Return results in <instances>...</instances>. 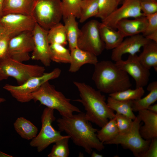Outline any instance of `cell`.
<instances>
[{"label":"cell","mask_w":157,"mask_h":157,"mask_svg":"<svg viewBox=\"0 0 157 157\" xmlns=\"http://www.w3.org/2000/svg\"><path fill=\"white\" fill-rule=\"evenodd\" d=\"M149 40L140 34L129 37L123 40L118 46L112 50L111 60L116 62L121 60L124 54H136Z\"/></svg>","instance_id":"16"},{"label":"cell","mask_w":157,"mask_h":157,"mask_svg":"<svg viewBox=\"0 0 157 157\" xmlns=\"http://www.w3.org/2000/svg\"><path fill=\"white\" fill-rule=\"evenodd\" d=\"M100 130H98L97 136L99 140L104 144L114 138L119 131L115 118L109 119Z\"/></svg>","instance_id":"27"},{"label":"cell","mask_w":157,"mask_h":157,"mask_svg":"<svg viewBox=\"0 0 157 157\" xmlns=\"http://www.w3.org/2000/svg\"><path fill=\"white\" fill-rule=\"evenodd\" d=\"M34 47L32 31H25L11 38L5 56L23 63L29 60Z\"/></svg>","instance_id":"11"},{"label":"cell","mask_w":157,"mask_h":157,"mask_svg":"<svg viewBox=\"0 0 157 157\" xmlns=\"http://www.w3.org/2000/svg\"><path fill=\"white\" fill-rule=\"evenodd\" d=\"M11 155L8 154L0 151V157H13Z\"/></svg>","instance_id":"45"},{"label":"cell","mask_w":157,"mask_h":157,"mask_svg":"<svg viewBox=\"0 0 157 157\" xmlns=\"http://www.w3.org/2000/svg\"><path fill=\"white\" fill-rule=\"evenodd\" d=\"M122 3L120 7L102 21L103 24L115 30L117 24L122 20L144 16L140 9V0H124Z\"/></svg>","instance_id":"14"},{"label":"cell","mask_w":157,"mask_h":157,"mask_svg":"<svg viewBox=\"0 0 157 157\" xmlns=\"http://www.w3.org/2000/svg\"><path fill=\"white\" fill-rule=\"evenodd\" d=\"M142 47V51L138 56L140 61L147 69L153 67L157 72V42L149 40Z\"/></svg>","instance_id":"21"},{"label":"cell","mask_w":157,"mask_h":157,"mask_svg":"<svg viewBox=\"0 0 157 157\" xmlns=\"http://www.w3.org/2000/svg\"><path fill=\"white\" fill-rule=\"evenodd\" d=\"M4 0H0V16L2 13V10Z\"/></svg>","instance_id":"44"},{"label":"cell","mask_w":157,"mask_h":157,"mask_svg":"<svg viewBox=\"0 0 157 157\" xmlns=\"http://www.w3.org/2000/svg\"><path fill=\"white\" fill-rule=\"evenodd\" d=\"M92 79L98 90L108 94L130 88L129 75L110 60H104L94 65Z\"/></svg>","instance_id":"3"},{"label":"cell","mask_w":157,"mask_h":157,"mask_svg":"<svg viewBox=\"0 0 157 157\" xmlns=\"http://www.w3.org/2000/svg\"><path fill=\"white\" fill-rule=\"evenodd\" d=\"M47 38L50 44H57L65 46L68 43L64 25L60 22L48 31Z\"/></svg>","instance_id":"28"},{"label":"cell","mask_w":157,"mask_h":157,"mask_svg":"<svg viewBox=\"0 0 157 157\" xmlns=\"http://www.w3.org/2000/svg\"><path fill=\"white\" fill-rule=\"evenodd\" d=\"M7 32H8L0 24V36Z\"/></svg>","instance_id":"42"},{"label":"cell","mask_w":157,"mask_h":157,"mask_svg":"<svg viewBox=\"0 0 157 157\" xmlns=\"http://www.w3.org/2000/svg\"><path fill=\"white\" fill-rule=\"evenodd\" d=\"M71 60L69 71L74 73L83 65L89 64L95 65L99 61L96 56L93 53L77 47L71 51Z\"/></svg>","instance_id":"19"},{"label":"cell","mask_w":157,"mask_h":157,"mask_svg":"<svg viewBox=\"0 0 157 157\" xmlns=\"http://www.w3.org/2000/svg\"><path fill=\"white\" fill-rule=\"evenodd\" d=\"M119 134L125 133L128 132L132 126L133 120L126 116L117 113L115 117Z\"/></svg>","instance_id":"35"},{"label":"cell","mask_w":157,"mask_h":157,"mask_svg":"<svg viewBox=\"0 0 157 157\" xmlns=\"http://www.w3.org/2000/svg\"><path fill=\"white\" fill-rule=\"evenodd\" d=\"M54 111V110L47 107L44 109L41 116V129L30 143L31 147L37 148L38 152H42L51 144L67 136L62 135L60 131L53 127L52 124L56 119Z\"/></svg>","instance_id":"8"},{"label":"cell","mask_w":157,"mask_h":157,"mask_svg":"<svg viewBox=\"0 0 157 157\" xmlns=\"http://www.w3.org/2000/svg\"><path fill=\"white\" fill-rule=\"evenodd\" d=\"M34 47L32 52V60H39L45 66L50 65V44L47 38L48 31L36 23L32 31Z\"/></svg>","instance_id":"15"},{"label":"cell","mask_w":157,"mask_h":157,"mask_svg":"<svg viewBox=\"0 0 157 157\" xmlns=\"http://www.w3.org/2000/svg\"><path fill=\"white\" fill-rule=\"evenodd\" d=\"M31 15L36 23L48 31L63 18L61 0H34Z\"/></svg>","instance_id":"6"},{"label":"cell","mask_w":157,"mask_h":157,"mask_svg":"<svg viewBox=\"0 0 157 157\" xmlns=\"http://www.w3.org/2000/svg\"><path fill=\"white\" fill-rule=\"evenodd\" d=\"M6 100V99L4 98L0 97V104L1 103L5 101Z\"/></svg>","instance_id":"46"},{"label":"cell","mask_w":157,"mask_h":157,"mask_svg":"<svg viewBox=\"0 0 157 157\" xmlns=\"http://www.w3.org/2000/svg\"><path fill=\"white\" fill-rule=\"evenodd\" d=\"M36 24L31 15L8 13L0 16V24L15 36L25 31H32Z\"/></svg>","instance_id":"13"},{"label":"cell","mask_w":157,"mask_h":157,"mask_svg":"<svg viewBox=\"0 0 157 157\" xmlns=\"http://www.w3.org/2000/svg\"><path fill=\"white\" fill-rule=\"evenodd\" d=\"M147 89L149 93L143 98L133 101L132 108L133 112L147 109L148 107L157 100V81H155L149 84Z\"/></svg>","instance_id":"24"},{"label":"cell","mask_w":157,"mask_h":157,"mask_svg":"<svg viewBox=\"0 0 157 157\" xmlns=\"http://www.w3.org/2000/svg\"><path fill=\"white\" fill-rule=\"evenodd\" d=\"M50 58L51 61L62 63H70L71 54L65 46L57 44H50Z\"/></svg>","instance_id":"29"},{"label":"cell","mask_w":157,"mask_h":157,"mask_svg":"<svg viewBox=\"0 0 157 157\" xmlns=\"http://www.w3.org/2000/svg\"><path fill=\"white\" fill-rule=\"evenodd\" d=\"M149 0H140V1H149Z\"/></svg>","instance_id":"48"},{"label":"cell","mask_w":157,"mask_h":157,"mask_svg":"<svg viewBox=\"0 0 157 157\" xmlns=\"http://www.w3.org/2000/svg\"><path fill=\"white\" fill-rule=\"evenodd\" d=\"M118 2H119V3H122L123 1L124 0H117Z\"/></svg>","instance_id":"47"},{"label":"cell","mask_w":157,"mask_h":157,"mask_svg":"<svg viewBox=\"0 0 157 157\" xmlns=\"http://www.w3.org/2000/svg\"><path fill=\"white\" fill-rule=\"evenodd\" d=\"M140 7L144 16L157 13L156 0L140 1Z\"/></svg>","instance_id":"36"},{"label":"cell","mask_w":157,"mask_h":157,"mask_svg":"<svg viewBox=\"0 0 157 157\" xmlns=\"http://www.w3.org/2000/svg\"><path fill=\"white\" fill-rule=\"evenodd\" d=\"M157 157V138L151 140L149 145L141 157Z\"/></svg>","instance_id":"39"},{"label":"cell","mask_w":157,"mask_h":157,"mask_svg":"<svg viewBox=\"0 0 157 157\" xmlns=\"http://www.w3.org/2000/svg\"><path fill=\"white\" fill-rule=\"evenodd\" d=\"M145 37L149 40L157 42V31L149 34Z\"/></svg>","instance_id":"40"},{"label":"cell","mask_w":157,"mask_h":157,"mask_svg":"<svg viewBox=\"0 0 157 157\" xmlns=\"http://www.w3.org/2000/svg\"><path fill=\"white\" fill-rule=\"evenodd\" d=\"M69 136L67 135L64 138L55 142L50 152L48 155L49 157H67L69 155Z\"/></svg>","instance_id":"32"},{"label":"cell","mask_w":157,"mask_h":157,"mask_svg":"<svg viewBox=\"0 0 157 157\" xmlns=\"http://www.w3.org/2000/svg\"><path fill=\"white\" fill-rule=\"evenodd\" d=\"M99 23L94 19L86 23L80 29L77 42L78 48L97 56L100 55L105 49L99 33Z\"/></svg>","instance_id":"10"},{"label":"cell","mask_w":157,"mask_h":157,"mask_svg":"<svg viewBox=\"0 0 157 157\" xmlns=\"http://www.w3.org/2000/svg\"><path fill=\"white\" fill-rule=\"evenodd\" d=\"M31 96L35 102L38 101L47 107L57 110L62 117H70L74 112H82L78 108L71 103L70 99L56 90L49 81L42 84Z\"/></svg>","instance_id":"4"},{"label":"cell","mask_w":157,"mask_h":157,"mask_svg":"<svg viewBox=\"0 0 157 157\" xmlns=\"http://www.w3.org/2000/svg\"><path fill=\"white\" fill-rule=\"evenodd\" d=\"M76 18L74 16L70 15L63 19L69 49L70 51L78 47L77 42L80 29L79 28Z\"/></svg>","instance_id":"23"},{"label":"cell","mask_w":157,"mask_h":157,"mask_svg":"<svg viewBox=\"0 0 157 157\" xmlns=\"http://www.w3.org/2000/svg\"><path fill=\"white\" fill-rule=\"evenodd\" d=\"M147 109L152 112L157 113V104H156L150 105Z\"/></svg>","instance_id":"41"},{"label":"cell","mask_w":157,"mask_h":157,"mask_svg":"<svg viewBox=\"0 0 157 157\" xmlns=\"http://www.w3.org/2000/svg\"><path fill=\"white\" fill-rule=\"evenodd\" d=\"M138 116L144 124L140 126L139 132L142 137L147 140L157 138V113L147 109L139 111Z\"/></svg>","instance_id":"17"},{"label":"cell","mask_w":157,"mask_h":157,"mask_svg":"<svg viewBox=\"0 0 157 157\" xmlns=\"http://www.w3.org/2000/svg\"><path fill=\"white\" fill-rule=\"evenodd\" d=\"M59 131L65 132L76 145L90 154L93 149L100 151L104 144L98 139V129L93 127L85 113L81 112L70 117H62L56 120Z\"/></svg>","instance_id":"1"},{"label":"cell","mask_w":157,"mask_h":157,"mask_svg":"<svg viewBox=\"0 0 157 157\" xmlns=\"http://www.w3.org/2000/svg\"><path fill=\"white\" fill-rule=\"evenodd\" d=\"M141 120L138 116L133 120L132 126L127 132L119 134L105 144H120L123 148L129 149L134 156L141 157L148 148L151 140H147L141 136L139 128Z\"/></svg>","instance_id":"9"},{"label":"cell","mask_w":157,"mask_h":157,"mask_svg":"<svg viewBox=\"0 0 157 157\" xmlns=\"http://www.w3.org/2000/svg\"><path fill=\"white\" fill-rule=\"evenodd\" d=\"M145 91L143 87L130 88L109 94L112 98L120 101H133L140 99L144 95Z\"/></svg>","instance_id":"31"},{"label":"cell","mask_w":157,"mask_h":157,"mask_svg":"<svg viewBox=\"0 0 157 157\" xmlns=\"http://www.w3.org/2000/svg\"><path fill=\"white\" fill-rule=\"evenodd\" d=\"M98 0H81L79 22L83 23L93 17H96L98 12Z\"/></svg>","instance_id":"30"},{"label":"cell","mask_w":157,"mask_h":157,"mask_svg":"<svg viewBox=\"0 0 157 157\" xmlns=\"http://www.w3.org/2000/svg\"><path fill=\"white\" fill-rule=\"evenodd\" d=\"M119 4L117 0H98V12L96 17L103 20L117 8Z\"/></svg>","instance_id":"34"},{"label":"cell","mask_w":157,"mask_h":157,"mask_svg":"<svg viewBox=\"0 0 157 157\" xmlns=\"http://www.w3.org/2000/svg\"><path fill=\"white\" fill-rule=\"evenodd\" d=\"M115 63L118 67L133 78L136 88H143L147 84L150 76L149 70L140 62L136 54L129 55L126 60L122 59Z\"/></svg>","instance_id":"12"},{"label":"cell","mask_w":157,"mask_h":157,"mask_svg":"<svg viewBox=\"0 0 157 157\" xmlns=\"http://www.w3.org/2000/svg\"><path fill=\"white\" fill-rule=\"evenodd\" d=\"M90 154L92 157H102L103 156L102 155L99 154L95 151H93Z\"/></svg>","instance_id":"43"},{"label":"cell","mask_w":157,"mask_h":157,"mask_svg":"<svg viewBox=\"0 0 157 157\" xmlns=\"http://www.w3.org/2000/svg\"><path fill=\"white\" fill-rule=\"evenodd\" d=\"M13 125L16 132L23 139L32 140L37 135V127L30 121L23 117L18 118Z\"/></svg>","instance_id":"25"},{"label":"cell","mask_w":157,"mask_h":157,"mask_svg":"<svg viewBox=\"0 0 157 157\" xmlns=\"http://www.w3.org/2000/svg\"><path fill=\"white\" fill-rule=\"evenodd\" d=\"M14 36V35L8 32L0 36V58L6 55L10 40Z\"/></svg>","instance_id":"38"},{"label":"cell","mask_w":157,"mask_h":157,"mask_svg":"<svg viewBox=\"0 0 157 157\" xmlns=\"http://www.w3.org/2000/svg\"><path fill=\"white\" fill-rule=\"evenodd\" d=\"M34 1V0H4L2 14L17 13L31 15Z\"/></svg>","instance_id":"22"},{"label":"cell","mask_w":157,"mask_h":157,"mask_svg":"<svg viewBox=\"0 0 157 157\" xmlns=\"http://www.w3.org/2000/svg\"><path fill=\"white\" fill-rule=\"evenodd\" d=\"M107 103L109 107L116 113L128 117L133 120L136 117L132 109L133 101L119 100L109 96Z\"/></svg>","instance_id":"26"},{"label":"cell","mask_w":157,"mask_h":157,"mask_svg":"<svg viewBox=\"0 0 157 157\" xmlns=\"http://www.w3.org/2000/svg\"><path fill=\"white\" fill-rule=\"evenodd\" d=\"M99 30L105 49H113L118 46L124 40V36L119 31L110 28L99 23Z\"/></svg>","instance_id":"20"},{"label":"cell","mask_w":157,"mask_h":157,"mask_svg":"<svg viewBox=\"0 0 157 157\" xmlns=\"http://www.w3.org/2000/svg\"><path fill=\"white\" fill-rule=\"evenodd\" d=\"M145 16L147 19L148 24L142 35L144 37L157 31V13Z\"/></svg>","instance_id":"37"},{"label":"cell","mask_w":157,"mask_h":157,"mask_svg":"<svg viewBox=\"0 0 157 157\" xmlns=\"http://www.w3.org/2000/svg\"><path fill=\"white\" fill-rule=\"evenodd\" d=\"M148 24L145 16L134 18L133 20L126 19L119 21L117 24L116 29L124 36L129 37L143 33Z\"/></svg>","instance_id":"18"},{"label":"cell","mask_w":157,"mask_h":157,"mask_svg":"<svg viewBox=\"0 0 157 157\" xmlns=\"http://www.w3.org/2000/svg\"><path fill=\"white\" fill-rule=\"evenodd\" d=\"M73 83L80 97L76 101L84 106L85 114L90 122L101 127L109 119L115 117L114 111L108 106L105 96L100 91L83 82L74 81Z\"/></svg>","instance_id":"2"},{"label":"cell","mask_w":157,"mask_h":157,"mask_svg":"<svg viewBox=\"0 0 157 157\" xmlns=\"http://www.w3.org/2000/svg\"><path fill=\"white\" fill-rule=\"evenodd\" d=\"M61 70L56 68L49 73H44L41 76L32 77L20 85H5L3 88L9 92L12 96L19 102L24 103L32 100L31 94L44 83L58 78Z\"/></svg>","instance_id":"7"},{"label":"cell","mask_w":157,"mask_h":157,"mask_svg":"<svg viewBox=\"0 0 157 157\" xmlns=\"http://www.w3.org/2000/svg\"><path fill=\"white\" fill-rule=\"evenodd\" d=\"M81 0H61L63 19L70 15L79 19Z\"/></svg>","instance_id":"33"},{"label":"cell","mask_w":157,"mask_h":157,"mask_svg":"<svg viewBox=\"0 0 157 157\" xmlns=\"http://www.w3.org/2000/svg\"><path fill=\"white\" fill-rule=\"evenodd\" d=\"M45 71L42 66L25 64L6 56L0 58V81L11 77L20 85L32 77L42 75Z\"/></svg>","instance_id":"5"}]
</instances>
